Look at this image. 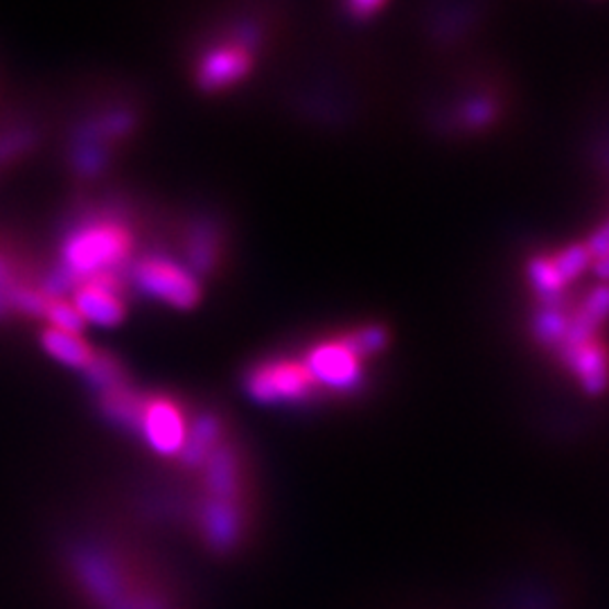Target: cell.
<instances>
[{
  "label": "cell",
  "instance_id": "1",
  "mask_svg": "<svg viewBox=\"0 0 609 609\" xmlns=\"http://www.w3.org/2000/svg\"><path fill=\"white\" fill-rule=\"evenodd\" d=\"M136 244L134 231L113 217L86 222L70 233L62 246V259L68 274L93 278L115 272L118 265L132 255Z\"/></svg>",
  "mask_w": 609,
  "mask_h": 609
},
{
  "label": "cell",
  "instance_id": "2",
  "mask_svg": "<svg viewBox=\"0 0 609 609\" xmlns=\"http://www.w3.org/2000/svg\"><path fill=\"white\" fill-rule=\"evenodd\" d=\"M136 287L174 310H195L203 298L199 278L167 255H145L134 267Z\"/></svg>",
  "mask_w": 609,
  "mask_h": 609
},
{
  "label": "cell",
  "instance_id": "3",
  "mask_svg": "<svg viewBox=\"0 0 609 609\" xmlns=\"http://www.w3.org/2000/svg\"><path fill=\"white\" fill-rule=\"evenodd\" d=\"M139 427L150 447L158 454H181L190 443L186 411L169 398H152L139 409Z\"/></svg>",
  "mask_w": 609,
  "mask_h": 609
},
{
  "label": "cell",
  "instance_id": "4",
  "mask_svg": "<svg viewBox=\"0 0 609 609\" xmlns=\"http://www.w3.org/2000/svg\"><path fill=\"white\" fill-rule=\"evenodd\" d=\"M73 308L81 317L84 325L93 323L111 328L124 321L129 304L115 274L111 272L93 278H84L75 291Z\"/></svg>",
  "mask_w": 609,
  "mask_h": 609
},
{
  "label": "cell",
  "instance_id": "5",
  "mask_svg": "<svg viewBox=\"0 0 609 609\" xmlns=\"http://www.w3.org/2000/svg\"><path fill=\"white\" fill-rule=\"evenodd\" d=\"M253 66V55L237 41H222L208 48L195 68V79L203 91H226L240 84Z\"/></svg>",
  "mask_w": 609,
  "mask_h": 609
},
{
  "label": "cell",
  "instance_id": "6",
  "mask_svg": "<svg viewBox=\"0 0 609 609\" xmlns=\"http://www.w3.org/2000/svg\"><path fill=\"white\" fill-rule=\"evenodd\" d=\"M314 386V379L304 364L285 359V362H267L257 366L246 381L248 394L257 400H296L304 396Z\"/></svg>",
  "mask_w": 609,
  "mask_h": 609
},
{
  "label": "cell",
  "instance_id": "7",
  "mask_svg": "<svg viewBox=\"0 0 609 609\" xmlns=\"http://www.w3.org/2000/svg\"><path fill=\"white\" fill-rule=\"evenodd\" d=\"M41 345L53 359L70 368H91L98 362V355L91 343L81 336V332H68L53 325H46L41 332Z\"/></svg>",
  "mask_w": 609,
  "mask_h": 609
}]
</instances>
